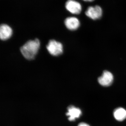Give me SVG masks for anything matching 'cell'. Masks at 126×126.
<instances>
[{
	"mask_svg": "<svg viewBox=\"0 0 126 126\" xmlns=\"http://www.w3.org/2000/svg\"><path fill=\"white\" fill-rule=\"evenodd\" d=\"M40 46V42L38 39L29 41L21 47L20 52L25 58L31 60L34 58Z\"/></svg>",
	"mask_w": 126,
	"mask_h": 126,
	"instance_id": "6da1fadb",
	"label": "cell"
},
{
	"mask_svg": "<svg viewBox=\"0 0 126 126\" xmlns=\"http://www.w3.org/2000/svg\"><path fill=\"white\" fill-rule=\"evenodd\" d=\"M46 48L49 53L53 56H59L63 53V45L54 40L49 41Z\"/></svg>",
	"mask_w": 126,
	"mask_h": 126,
	"instance_id": "7a4b0ae2",
	"label": "cell"
},
{
	"mask_svg": "<svg viewBox=\"0 0 126 126\" xmlns=\"http://www.w3.org/2000/svg\"><path fill=\"white\" fill-rule=\"evenodd\" d=\"M85 15L93 20L99 19L102 16L103 10L99 5L89 6L85 12Z\"/></svg>",
	"mask_w": 126,
	"mask_h": 126,
	"instance_id": "3957f363",
	"label": "cell"
},
{
	"mask_svg": "<svg viewBox=\"0 0 126 126\" xmlns=\"http://www.w3.org/2000/svg\"><path fill=\"white\" fill-rule=\"evenodd\" d=\"M114 79L113 75L110 71L104 70L101 77L98 79L100 85L104 87H109L112 84Z\"/></svg>",
	"mask_w": 126,
	"mask_h": 126,
	"instance_id": "277c9868",
	"label": "cell"
},
{
	"mask_svg": "<svg viewBox=\"0 0 126 126\" xmlns=\"http://www.w3.org/2000/svg\"><path fill=\"white\" fill-rule=\"evenodd\" d=\"M65 7L67 10L75 15L80 14L82 10L81 4L75 0H68L65 2Z\"/></svg>",
	"mask_w": 126,
	"mask_h": 126,
	"instance_id": "5b68a950",
	"label": "cell"
},
{
	"mask_svg": "<svg viewBox=\"0 0 126 126\" xmlns=\"http://www.w3.org/2000/svg\"><path fill=\"white\" fill-rule=\"evenodd\" d=\"M67 110L66 115L68 116V119L70 121H73L77 118H79L82 114L81 110L74 106H69Z\"/></svg>",
	"mask_w": 126,
	"mask_h": 126,
	"instance_id": "8992f818",
	"label": "cell"
},
{
	"mask_svg": "<svg viewBox=\"0 0 126 126\" xmlns=\"http://www.w3.org/2000/svg\"><path fill=\"white\" fill-rule=\"evenodd\" d=\"M64 24L68 29L75 31L79 27L80 23L78 18L72 16L66 18L64 21Z\"/></svg>",
	"mask_w": 126,
	"mask_h": 126,
	"instance_id": "52a82bcc",
	"label": "cell"
},
{
	"mask_svg": "<svg viewBox=\"0 0 126 126\" xmlns=\"http://www.w3.org/2000/svg\"><path fill=\"white\" fill-rule=\"evenodd\" d=\"M12 30L11 27L6 24H3L0 27V38L2 40H6L11 37Z\"/></svg>",
	"mask_w": 126,
	"mask_h": 126,
	"instance_id": "ba28073f",
	"label": "cell"
},
{
	"mask_svg": "<svg viewBox=\"0 0 126 126\" xmlns=\"http://www.w3.org/2000/svg\"><path fill=\"white\" fill-rule=\"evenodd\" d=\"M113 114L115 119L119 121H123L126 118V110L122 108L115 109Z\"/></svg>",
	"mask_w": 126,
	"mask_h": 126,
	"instance_id": "9c48e42d",
	"label": "cell"
},
{
	"mask_svg": "<svg viewBox=\"0 0 126 126\" xmlns=\"http://www.w3.org/2000/svg\"><path fill=\"white\" fill-rule=\"evenodd\" d=\"M78 126H90L88 124L85 123H81L79 124Z\"/></svg>",
	"mask_w": 126,
	"mask_h": 126,
	"instance_id": "30bf717a",
	"label": "cell"
},
{
	"mask_svg": "<svg viewBox=\"0 0 126 126\" xmlns=\"http://www.w3.org/2000/svg\"><path fill=\"white\" fill-rule=\"evenodd\" d=\"M82 0L84 1H86V2H92V1H94V0Z\"/></svg>",
	"mask_w": 126,
	"mask_h": 126,
	"instance_id": "8fae6325",
	"label": "cell"
}]
</instances>
